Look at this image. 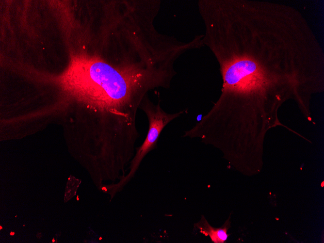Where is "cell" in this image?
Instances as JSON below:
<instances>
[{"label":"cell","mask_w":324,"mask_h":243,"mask_svg":"<svg viewBox=\"0 0 324 243\" xmlns=\"http://www.w3.org/2000/svg\"><path fill=\"white\" fill-rule=\"evenodd\" d=\"M164 72L146 62L135 66H114L95 57H73L57 83L90 111L109 119L114 133H138L137 108L147 91L165 84Z\"/></svg>","instance_id":"6da1fadb"},{"label":"cell","mask_w":324,"mask_h":243,"mask_svg":"<svg viewBox=\"0 0 324 243\" xmlns=\"http://www.w3.org/2000/svg\"><path fill=\"white\" fill-rule=\"evenodd\" d=\"M140 107L145 113L148 120V132L142 146L137 148L136 153L130 162L129 173L123 177L119 182L113 187L115 191L120 190L133 177L145 156L155 148L163 128L186 111L183 110L174 113H167L161 108L160 103L154 104L146 96L143 98Z\"/></svg>","instance_id":"7a4b0ae2"},{"label":"cell","mask_w":324,"mask_h":243,"mask_svg":"<svg viewBox=\"0 0 324 243\" xmlns=\"http://www.w3.org/2000/svg\"><path fill=\"white\" fill-rule=\"evenodd\" d=\"M196 227L205 236H209L214 243H226L229 234L227 230L230 227L229 218L220 227H211L202 215L200 220L195 224Z\"/></svg>","instance_id":"3957f363"},{"label":"cell","mask_w":324,"mask_h":243,"mask_svg":"<svg viewBox=\"0 0 324 243\" xmlns=\"http://www.w3.org/2000/svg\"><path fill=\"white\" fill-rule=\"evenodd\" d=\"M14 234H15L14 232H11V233H10V234H11V235H13Z\"/></svg>","instance_id":"277c9868"}]
</instances>
